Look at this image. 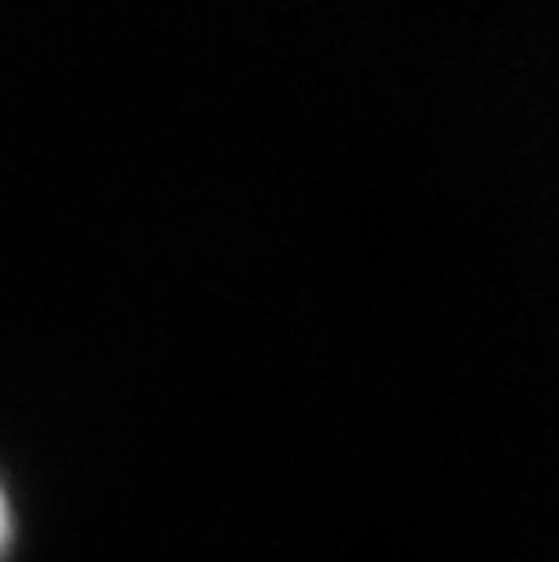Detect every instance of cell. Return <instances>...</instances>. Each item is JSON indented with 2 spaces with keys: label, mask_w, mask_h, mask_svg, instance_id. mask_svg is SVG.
Returning <instances> with one entry per match:
<instances>
[{
  "label": "cell",
  "mask_w": 559,
  "mask_h": 562,
  "mask_svg": "<svg viewBox=\"0 0 559 562\" xmlns=\"http://www.w3.org/2000/svg\"><path fill=\"white\" fill-rule=\"evenodd\" d=\"M8 544H11V508H8L4 490H0V559H4Z\"/></svg>",
  "instance_id": "1"
}]
</instances>
